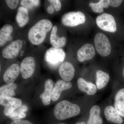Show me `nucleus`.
I'll return each mask as SVG.
<instances>
[{"mask_svg": "<svg viewBox=\"0 0 124 124\" xmlns=\"http://www.w3.org/2000/svg\"><path fill=\"white\" fill-rule=\"evenodd\" d=\"M53 27L50 20L42 19L38 21L29 29L28 38L32 44L38 45L41 44L46 38L47 33Z\"/></svg>", "mask_w": 124, "mask_h": 124, "instance_id": "obj_1", "label": "nucleus"}, {"mask_svg": "<svg viewBox=\"0 0 124 124\" xmlns=\"http://www.w3.org/2000/svg\"><path fill=\"white\" fill-rule=\"evenodd\" d=\"M80 112V108L79 106L67 100H62L57 103L54 110L55 117L60 120L76 116Z\"/></svg>", "mask_w": 124, "mask_h": 124, "instance_id": "obj_2", "label": "nucleus"}, {"mask_svg": "<svg viewBox=\"0 0 124 124\" xmlns=\"http://www.w3.org/2000/svg\"><path fill=\"white\" fill-rule=\"evenodd\" d=\"M94 44L98 53L102 57H107L110 54V43L108 38L103 33L98 32L95 35Z\"/></svg>", "mask_w": 124, "mask_h": 124, "instance_id": "obj_3", "label": "nucleus"}, {"mask_svg": "<svg viewBox=\"0 0 124 124\" xmlns=\"http://www.w3.org/2000/svg\"><path fill=\"white\" fill-rule=\"evenodd\" d=\"M0 104L4 107L5 116H9L15 110L22 106V101L17 98L0 95Z\"/></svg>", "mask_w": 124, "mask_h": 124, "instance_id": "obj_4", "label": "nucleus"}, {"mask_svg": "<svg viewBox=\"0 0 124 124\" xmlns=\"http://www.w3.org/2000/svg\"><path fill=\"white\" fill-rule=\"evenodd\" d=\"M85 19V15L82 12L71 11L63 15L61 22L66 26L74 27L84 23Z\"/></svg>", "mask_w": 124, "mask_h": 124, "instance_id": "obj_5", "label": "nucleus"}, {"mask_svg": "<svg viewBox=\"0 0 124 124\" xmlns=\"http://www.w3.org/2000/svg\"><path fill=\"white\" fill-rule=\"evenodd\" d=\"M98 26L103 31L115 32L117 31V26L115 18L110 14L103 13L96 18Z\"/></svg>", "mask_w": 124, "mask_h": 124, "instance_id": "obj_6", "label": "nucleus"}, {"mask_svg": "<svg viewBox=\"0 0 124 124\" xmlns=\"http://www.w3.org/2000/svg\"><path fill=\"white\" fill-rule=\"evenodd\" d=\"M66 55L62 49L51 47L46 52L45 59L50 66H56L63 62Z\"/></svg>", "mask_w": 124, "mask_h": 124, "instance_id": "obj_7", "label": "nucleus"}, {"mask_svg": "<svg viewBox=\"0 0 124 124\" xmlns=\"http://www.w3.org/2000/svg\"><path fill=\"white\" fill-rule=\"evenodd\" d=\"M36 68V62L34 58L29 56L24 58L20 66V72L23 78L27 79L32 76Z\"/></svg>", "mask_w": 124, "mask_h": 124, "instance_id": "obj_8", "label": "nucleus"}, {"mask_svg": "<svg viewBox=\"0 0 124 124\" xmlns=\"http://www.w3.org/2000/svg\"><path fill=\"white\" fill-rule=\"evenodd\" d=\"M23 45V42L22 40L14 41L2 50V57L8 59L14 58L18 54Z\"/></svg>", "mask_w": 124, "mask_h": 124, "instance_id": "obj_9", "label": "nucleus"}, {"mask_svg": "<svg viewBox=\"0 0 124 124\" xmlns=\"http://www.w3.org/2000/svg\"><path fill=\"white\" fill-rule=\"evenodd\" d=\"M95 54V48L90 44L87 43L82 46L78 51V60L82 62L85 61L91 60Z\"/></svg>", "mask_w": 124, "mask_h": 124, "instance_id": "obj_10", "label": "nucleus"}, {"mask_svg": "<svg viewBox=\"0 0 124 124\" xmlns=\"http://www.w3.org/2000/svg\"><path fill=\"white\" fill-rule=\"evenodd\" d=\"M58 72L62 79L67 82H70L74 78L75 70L71 63L65 62L60 64Z\"/></svg>", "mask_w": 124, "mask_h": 124, "instance_id": "obj_11", "label": "nucleus"}, {"mask_svg": "<svg viewBox=\"0 0 124 124\" xmlns=\"http://www.w3.org/2000/svg\"><path fill=\"white\" fill-rule=\"evenodd\" d=\"M72 87V84L63 80H58L54 85L51 95V100L55 102L57 101L63 91L67 90Z\"/></svg>", "mask_w": 124, "mask_h": 124, "instance_id": "obj_12", "label": "nucleus"}, {"mask_svg": "<svg viewBox=\"0 0 124 124\" xmlns=\"http://www.w3.org/2000/svg\"><path fill=\"white\" fill-rule=\"evenodd\" d=\"M20 67L16 63L12 64L5 71L3 75V79L7 85L14 83L19 75Z\"/></svg>", "mask_w": 124, "mask_h": 124, "instance_id": "obj_13", "label": "nucleus"}, {"mask_svg": "<svg viewBox=\"0 0 124 124\" xmlns=\"http://www.w3.org/2000/svg\"><path fill=\"white\" fill-rule=\"evenodd\" d=\"M54 85V81L51 79H47L45 82L44 90L40 95V98L44 106H48L50 104Z\"/></svg>", "mask_w": 124, "mask_h": 124, "instance_id": "obj_14", "label": "nucleus"}, {"mask_svg": "<svg viewBox=\"0 0 124 124\" xmlns=\"http://www.w3.org/2000/svg\"><path fill=\"white\" fill-rule=\"evenodd\" d=\"M104 113L105 117L109 122L117 124H121L124 122L122 117L112 106H108L106 107Z\"/></svg>", "mask_w": 124, "mask_h": 124, "instance_id": "obj_15", "label": "nucleus"}, {"mask_svg": "<svg viewBox=\"0 0 124 124\" xmlns=\"http://www.w3.org/2000/svg\"><path fill=\"white\" fill-rule=\"evenodd\" d=\"M77 84L79 90L88 95H94L97 93V88L96 85L92 82L86 81L82 78L78 79Z\"/></svg>", "mask_w": 124, "mask_h": 124, "instance_id": "obj_16", "label": "nucleus"}, {"mask_svg": "<svg viewBox=\"0 0 124 124\" xmlns=\"http://www.w3.org/2000/svg\"><path fill=\"white\" fill-rule=\"evenodd\" d=\"M57 26L53 27L50 35V42L54 48H61L64 46L66 44L67 38L64 36L59 37L57 35Z\"/></svg>", "mask_w": 124, "mask_h": 124, "instance_id": "obj_17", "label": "nucleus"}, {"mask_svg": "<svg viewBox=\"0 0 124 124\" xmlns=\"http://www.w3.org/2000/svg\"><path fill=\"white\" fill-rule=\"evenodd\" d=\"M86 124H102L103 120L100 116V108L98 105L92 107Z\"/></svg>", "mask_w": 124, "mask_h": 124, "instance_id": "obj_18", "label": "nucleus"}, {"mask_svg": "<svg viewBox=\"0 0 124 124\" xmlns=\"http://www.w3.org/2000/svg\"><path fill=\"white\" fill-rule=\"evenodd\" d=\"M13 28L11 25L6 24L0 30V46H3L8 41L12 39L11 36Z\"/></svg>", "mask_w": 124, "mask_h": 124, "instance_id": "obj_19", "label": "nucleus"}, {"mask_svg": "<svg viewBox=\"0 0 124 124\" xmlns=\"http://www.w3.org/2000/svg\"><path fill=\"white\" fill-rule=\"evenodd\" d=\"M16 20L20 27L24 26L29 20L28 10L23 6L19 7L16 17Z\"/></svg>", "mask_w": 124, "mask_h": 124, "instance_id": "obj_20", "label": "nucleus"}, {"mask_svg": "<svg viewBox=\"0 0 124 124\" xmlns=\"http://www.w3.org/2000/svg\"><path fill=\"white\" fill-rule=\"evenodd\" d=\"M96 86L98 89H102L108 84L110 76L108 73L101 70H98L96 72Z\"/></svg>", "mask_w": 124, "mask_h": 124, "instance_id": "obj_21", "label": "nucleus"}, {"mask_svg": "<svg viewBox=\"0 0 124 124\" xmlns=\"http://www.w3.org/2000/svg\"><path fill=\"white\" fill-rule=\"evenodd\" d=\"M16 88V85L14 83L1 86L0 89V95H6L10 97L15 96L16 94L14 90Z\"/></svg>", "mask_w": 124, "mask_h": 124, "instance_id": "obj_22", "label": "nucleus"}, {"mask_svg": "<svg viewBox=\"0 0 124 124\" xmlns=\"http://www.w3.org/2000/svg\"><path fill=\"white\" fill-rule=\"evenodd\" d=\"M27 109V108L26 106H21L15 110L9 117L14 120L21 119L26 117V114L24 112Z\"/></svg>", "mask_w": 124, "mask_h": 124, "instance_id": "obj_23", "label": "nucleus"}, {"mask_svg": "<svg viewBox=\"0 0 124 124\" xmlns=\"http://www.w3.org/2000/svg\"><path fill=\"white\" fill-rule=\"evenodd\" d=\"M23 7L28 10H32L39 5L40 1L38 0H23L20 2Z\"/></svg>", "mask_w": 124, "mask_h": 124, "instance_id": "obj_24", "label": "nucleus"}, {"mask_svg": "<svg viewBox=\"0 0 124 124\" xmlns=\"http://www.w3.org/2000/svg\"><path fill=\"white\" fill-rule=\"evenodd\" d=\"M89 6L91 7L93 11L95 13H101L104 11L101 0H100L97 3L90 2Z\"/></svg>", "mask_w": 124, "mask_h": 124, "instance_id": "obj_25", "label": "nucleus"}, {"mask_svg": "<svg viewBox=\"0 0 124 124\" xmlns=\"http://www.w3.org/2000/svg\"><path fill=\"white\" fill-rule=\"evenodd\" d=\"M115 102L124 103V88L119 90L116 94Z\"/></svg>", "mask_w": 124, "mask_h": 124, "instance_id": "obj_26", "label": "nucleus"}, {"mask_svg": "<svg viewBox=\"0 0 124 124\" xmlns=\"http://www.w3.org/2000/svg\"><path fill=\"white\" fill-rule=\"evenodd\" d=\"M114 108L121 117H124V103L115 102Z\"/></svg>", "mask_w": 124, "mask_h": 124, "instance_id": "obj_27", "label": "nucleus"}, {"mask_svg": "<svg viewBox=\"0 0 124 124\" xmlns=\"http://www.w3.org/2000/svg\"><path fill=\"white\" fill-rule=\"evenodd\" d=\"M19 0H6V2L8 7L11 9H14L17 8Z\"/></svg>", "mask_w": 124, "mask_h": 124, "instance_id": "obj_28", "label": "nucleus"}, {"mask_svg": "<svg viewBox=\"0 0 124 124\" xmlns=\"http://www.w3.org/2000/svg\"><path fill=\"white\" fill-rule=\"evenodd\" d=\"M48 1L54 7L55 11H58L60 10L62 7V3L59 0H49Z\"/></svg>", "mask_w": 124, "mask_h": 124, "instance_id": "obj_29", "label": "nucleus"}, {"mask_svg": "<svg viewBox=\"0 0 124 124\" xmlns=\"http://www.w3.org/2000/svg\"><path fill=\"white\" fill-rule=\"evenodd\" d=\"M123 1L122 0H108L109 5L113 7H116L120 6Z\"/></svg>", "mask_w": 124, "mask_h": 124, "instance_id": "obj_30", "label": "nucleus"}, {"mask_svg": "<svg viewBox=\"0 0 124 124\" xmlns=\"http://www.w3.org/2000/svg\"><path fill=\"white\" fill-rule=\"evenodd\" d=\"M10 124H33L27 120H17L13 121Z\"/></svg>", "mask_w": 124, "mask_h": 124, "instance_id": "obj_31", "label": "nucleus"}, {"mask_svg": "<svg viewBox=\"0 0 124 124\" xmlns=\"http://www.w3.org/2000/svg\"><path fill=\"white\" fill-rule=\"evenodd\" d=\"M55 8L52 5H50L48 6L47 9V11L48 13L49 14H52L54 13L55 10Z\"/></svg>", "mask_w": 124, "mask_h": 124, "instance_id": "obj_32", "label": "nucleus"}, {"mask_svg": "<svg viewBox=\"0 0 124 124\" xmlns=\"http://www.w3.org/2000/svg\"><path fill=\"white\" fill-rule=\"evenodd\" d=\"M122 76H123V77L124 78V67H123V69H122Z\"/></svg>", "mask_w": 124, "mask_h": 124, "instance_id": "obj_33", "label": "nucleus"}, {"mask_svg": "<svg viewBox=\"0 0 124 124\" xmlns=\"http://www.w3.org/2000/svg\"><path fill=\"white\" fill-rule=\"evenodd\" d=\"M64 124V123H60V124Z\"/></svg>", "mask_w": 124, "mask_h": 124, "instance_id": "obj_34", "label": "nucleus"}, {"mask_svg": "<svg viewBox=\"0 0 124 124\" xmlns=\"http://www.w3.org/2000/svg\"></svg>", "mask_w": 124, "mask_h": 124, "instance_id": "obj_35", "label": "nucleus"}]
</instances>
